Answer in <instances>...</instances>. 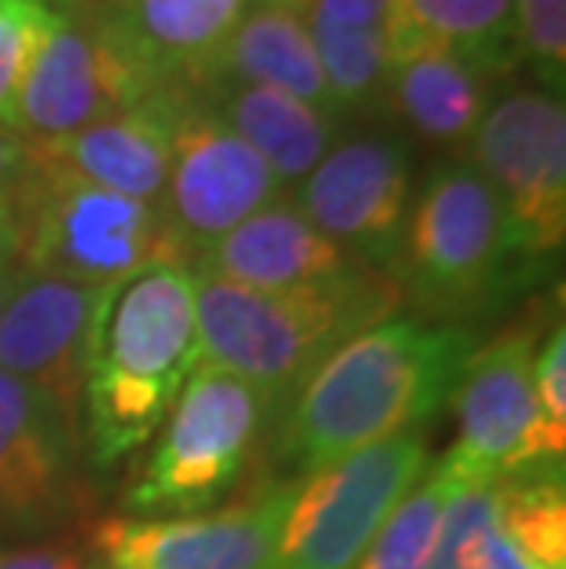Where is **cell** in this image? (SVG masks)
I'll return each instance as SVG.
<instances>
[{
  "mask_svg": "<svg viewBox=\"0 0 566 569\" xmlns=\"http://www.w3.org/2000/svg\"><path fill=\"white\" fill-rule=\"evenodd\" d=\"M177 92L180 89H162L151 100L100 118L63 140H30L33 162L162 210L173 159Z\"/></svg>",
  "mask_w": 566,
  "mask_h": 569,
  "instance_id": "16",
  "label": "cell"
},
{
  "mask_svg": "<svg viewBox=\"0 0 566 569\" xmlns=\"http://www.w3.org/2000/svg\"><path fill=\"white\" fill-rule=\"evenodd\" d=\"M19 280H22L19 261H16V264H0V317H4V309H8L11 295H16Z\"/></svg>",
  "mask_w": 566,
  "mask_h": 569,
  "instance_id": "34",
  "label": "cell"
},
{
  "mask_svg": "<svg viewBox=\"0 0 566 569\" xmlns=\"http://www.w3.org/2000/svg\"><path fill=\"white\" fill-rule=\"evenodd\" d=\"M478 331L390 317L342 342L276 416L272 456L306 478L401 430L427 427L453 401Z\"/></svg>",
  "mask_w": 566,
  "mask_h": 569,
  "instance_id": "1",
  "label": "cell"
},
{
  "mask_svg": "<svg viewBox=\"0 0 566 569\" xmlns=\"http://www.w3.org/2000/svg\"><path fill=\"white\" fill-rule=\"evenodd\" d=\"M534 393L552 427L566 430V331L559 320L548 327L545 346L534 357Z\"/></svg>",
  "mask_w": 566,
  "mask_h": 569,
  "instance_id": "29",
  "label": "cell"
},
{
  "mask_svg": "<svg viewBox=\"0 0 566 569\" xmlns=\"http://www.w3.org/2000/svg\"><path fill=\"white\" fill-rule=\"evenodd\" d=\"M188 269L250 290H302L354 280L368 264L317 232L291 199H276L210 243Z\"/></svg>",
  "mask_w": 566,
  "mask_h": 569,
  "instance_id": "17",
  "label": "cell"
},
{
  "mask_svg": "<svg viewBox=\"0 0 566 569\" xmlns=\"http://www.w3.org/2000/svg\"><path fill=\"white\" fill-rule=\"evenodd\" d=\"M471 162L504 202L515 250L529 269L566 239V107L559 92L519 89L489 103L471 137Z\"/></svg>",
  "mask_w": 566,
  "mask_h": 569,
  "instance_id": "9",
  "label": "cell"
},
{
  "mask_svg": "<svg viewBox=\"0 0 566 569\" xmlns=\"http://www.w3.org/2000/svg\"><path fill=\"white\" fill-rule=\"evenodd\" d=\"M118 287L22 272L0 317V371L33 386L81 441V390Z\"/></svg>",
  "mask_w": 566,
  "mask_h": 569,
  "instance_id": "13",
  "label": "cell"
},
{
  "mask_svg": "<svg viewBox=\"0 0 566 569\" xmlns=\"http://www.w3.org/2000/svg\"><path fill=\"white\" fill-rule=\"evenodd\" d=\"M258 0H122L111 16L159 89H199L202 74Z\"/></svg>",
  "mask_w": 566,
  "mask_h": 569,
  "instance_id": "18",
  "label": "cell"
},
{
  "mask_svg": "<svg viewBox=\"0 0 566 569\" xmlns=\"http://www.w3.org/2000/svg\"><path fill=\"white\" fill-rule=\"evenodd\" d=\"M493 78L471 59L453 52H408L390 67V84L383 107L397 114L416 140L430 148H467L478 122L489 111Z\"/></svg>",
  "mask_w": 566,
  "mask_h": 569,
  "instance_id": "20",
  "label": "cell"
},
{
  "mask_svg": "<svg viewBox=\"0 0 566 569\" xmlns=\"http://www.w3.org/2000/svg\"><path fill=\"white\" fill-rule=\"evenodd\" d=\"M276 4H287L302 11V16L306 11H317V16L346 22V27H383L390 0H276Z\"/></svg>",
  "mask_w": 566,
  "mask_h": 569,
  "instance_id": "30",
  "label": "cell"
},
{
  "mask_svg": "<svg viewBox=\"0 0 566 569\" xmlns=\"http://www.w3.org/2000/svg\"><path fill=\"white\" fill-rule=\"evenodd\" d=\"M202 365L196 276L151 264L115 290L81 390V448L92 467L140 452Z\"/></svg>",
  "mask_w": 566,
  "mask_h": 569,
  "instance_id": "2",
  "label": "cell"
},
{
  "mask_svg": "<svg viewBox=\"0 0 566 569\" xmlns=\"http://www.w3.org/2000/svg\"><path fill=\"white\" fill-rule=\"evenodd\" d=\"M427 467L430 438L427 427H416L295 478L265 569H354Z\"/></svg>",
  "mask_w": 566,
  "mask_h": 569,
  "instance_id": "7",
  "label": "cell"
},
{
  "mask_svg": "<svg viewBox=\"0 0 566 569\" xmlns=\"http://www.w3.org/2000/svg\"><path fill=\"white\" fill-rule=\"evenodd\" d=\"M0 569H86L81 555L67 543H38V548L0 551Z\"/></svg>",
  "mask_w": 566,
  "mask_h": 569,
  "instance_id": "31",
  "label": "cell"
},
{
  "mask_svg": "<svg viewBox=\"0 0 566 569\" xmlns=\"http://www.w3.org/2000/svg\"><path fill=\"white\" fill-rule=\"evenodd\" d=\"M59 8H115L122 4V0H52Z\"/></svg>",
  "mask_w": 566,
  "mask_h": 569,
  "instance_id": "35",
  "label": "cell"
},
{
  "mask_svg": "<svg viewBox=\"0 0 566 569\" xmlns=\"http://www.w3.org/2000/svg\"><path fill=\"white\" fill-rule=\"evenodd\" d=\"M19 221V269L33 276L122 287L151 264H185L159 206L96 188L63 169L33 162L11 191Z\"/></svg>",
  "mask_w": 566,
  "mask_h": 569,
  "instance_id": "5",
  "label": "cell"
},
{
  "mask_svg": "<svg viewBox=\"0 0 566 569\" xmlns=\"http://www.w3.org/2000/svg\"><path fill=\"white\" fill-rule=\"evenodd\" d=\"M155 92H162L159 81L122 38L111 8H59L22 84L19 132L27 140H63Z\"/></svg>",
  "mask_w": 566,
  "mask_h": 569,
  "instance_id": "10",
  "label": "cell"
},
{
  "mask_svg": "<svg viewBox=\"0 0 566 569\" xmlns=\"http://www.w3.org/2000/svg\"><path fill=\"white\" fill-rule=\"evenodd\" d=\"M515 8V52L519 63L534 67L548 92L563 96L566 70V0H512Z\"/></svg>",
  "mask_w": 566,
  "mask_h": 569,
  "instance_id": "28",
  "label": "cell"
},
{
  "mask_svg": "<svg viewBox=\"0 0 566 569\" xmlns=\"http://www.w3.org/2000/svg\"><path fill=\"white\" fill-rule=\"evenodd\" d=\"M545 320H523L478 342L456 386L460 438L441 459L464 481H500L519 470L563 463L566 430L545 419L534 393L537 335Z\"/></svg>",
  "mask_w": 566,
  "mask_h": 569,
  "instance_id": "8",
  "label": "cell"
},
{
  "mask_svg": "<svg viewBox=\"0 0 566 569\" xmlns=\"http://www.w3.org/2000/svg\"><path fill=\"white\" fill-rule=\"evenodd\" d=\"M30 173V140L0 126V196H11Z\"/></svg>",
  "mask_w": 566,
  "mask_h": 569,
  "instance_id": "32",
  "label": "cell"
},
{
  "mask_svg": "<svg viewBox=\"0 0 566 569\" xmlns=\"http://www.w3.org/2000/svg\"><path fill=\"white\" fill-rule=\"evenodd\" d=\"M218 118L255 148L284 188H295L339 143V118L298 96L232 84L202 96Z\"/></svg>",
  "mask_w": 566,
  "mask_h": 569,
  "instance_id": "21",
  "label": "cell"
},
{
  "mask_svg": "<svg viewBox=\"0 0 566 569\" xmlns=\"http://www.w3.org/2000/svg\"><path fill=\"white\" fill-rule=\"evenodd\" d=\"M284 199V184L261 154L228 129L199 92L180 89L173 111V159L162 196V221L180 261Z\"/></svg>",
  "mask_w": 566,
  "mask_h": 569,
  "instance_id": "11",
  "label": "cell"
},
{
  "mask_svg": "<svg viewBox=\"0 0 566 569\" xmlns=\"http://www.w3.org/2000/svg\"><path fill=\"white\" fill-rule=\"evenodd\" d=\"M534 269L519 258L500 196L467 159L427 173L408 210L390 280L419 320L475 327L526 290Z\"/></svg>",
  "mask_w": 566,
  "mask_h": 569,
  "instance_id": "4",
  "label": "cell"
},
{
  "mask_svg": "<svg viewBox=\"0 0 566 569\" xmlns=\"http://www.w3.org/2000/svg\"><path fill=\"white\" fill-rule=\"evenodd\" d=\"M272 405L232 371L199 365L126 492L140 518H185L221 500L247 470Z\"/></svg>",
  "mask_w": 566,
  "mask_h": 569,
  "instance_id": "6",
  "label": "cell"
},
{
  "mask_svg": "<svg viewBox=\"0 0 566 569\" xmlns=\"http://www.w3.org/2000/svg\"><path fill=\"white\" fill-rule=\"evenodd\" d=\"M413 151L390 132H357L339 140L317 169L295 188V206L306 221L383 276L401 253L413 210Z\"/></svg>",
  "mask_w": 566,
  "mask_h": 569,
  "instance_id": "12",
  "label": "cell"
},
{
  "mask_svg": "<svg viewBox=\"0 0 566 569\" xmlns=\"http://www.w3.org/2000/svg\"><path fill=\"white\" fill-rule=\"evenodd\" d=\"M19 261V221L11 196H0V264Z\"/></svg>",
  "mask_w": 566,
  "mask_h": 569,
  "instance_id": "33",
  "label": "cell"
},
{
  "mask_svg": "<svg viewBox=\"0 0 566 569\" xmlns=\"http://www.w3.org/2000/svg\"><path fill=\"white\" fill-rule=\"evenodd\" d=\"M497 515L504 532L540 569L566 566V486L563 463L519 470L497 481Z\"/></svg>",
  "mask_w": 566,
  "mask_h": 569,
  "instance_id": "25",
  "label": "cell"
},
{
  "mask_svg": "<svg viewBox=\"0 0 566 569\" xmlns=\"http://www.w3.org/2000/svg\"><path fill=\"white\" fill-rule=\"evenodd\" d=\"M291 496L295 478H287L214 515H107L89 526V548L100 569H265Z\"/></svg>",
  "mask_w": 566,
  "mask_h": 569,
  "instance_id": "14",
  "label": "cell"
},
{
  "mask_svg": "<svg viewBox=\"0 0 566 569\" xmlns=\"http://www.w3.org/2000/svg\"><path fill=\"white\" fill-rule=\"evenodd\" d=\"M390 63L408 52H453L489 78L519 63L512 0H390L383 19Z\"/></svg>",
  "mask_w": 566,
  "mask_h": 569,
  "instance_id": "22",
  "label": "cell"
},
{
  "mask_svg": "<svg viewBox=\"0 0 566 569\" xmlns=\"http://www.w3.org/2000/svg\"><path fill=\"white\" fill-rule=\"evenodd\" d=\"M460 481L464 478L441 456L430 459L427 475L394 507L354 569H430L445 503Z\"/></svg>",
  "mask_w": 566,
  "mask_h": 569,
  "instance_id": "26",
  "label": "cell"
},
{
  "mask_svg": "<svg viewBox=\"0 0 566 569\" xmlns=\"http://www.w3.org/2000/svg\"><path fill=\"white\" fill-rule=\"evenodd\" d=\"M52 0H0V126L19 132V96L44 38L56 27Z\"/></svg>",
  "mask_w": 566,
  "mask_h": 569,
  "instance_id": "27",
  "label": "cell"
},
{
  "mask_svg": "<svg viewBox=\"0 0 566 569\" xmlns=\"http://www.w3.org/2000/svg\"><path fill=\"white\" fill-rule=\"evenodd\" d=\"M81 441L59 411L0 371V532L41 537L92 507Z\"/></svg>",
  "mask_w": 566,
  "mask_h": 569,
  "instance_id": "15",
  "label": "cell"
},
{
  "mask_svg": "<svg viewBox=\"0 0 566 569\" xmlns=\"http://www.w3.org/2000/svg\"><path fill=\"white\" fill-rule=\"evenodd\" d=\"M397 306L401 290L376 269L302 290H250L196 276L202 365L255 386L272 405V422L335 349L390 320Z\"/></svg>",
  "mask_w": 566,
  "mask_h": 569,
  "instance_id": "3",
  "label": "cell"
},
{
  "mask_svg": "<svg viewBox=\"0 0 566 569\" xmlns=\"http://www.w3.org/2000/svg\"><path fill=\"white\" fill-rule=\"evenodd\" d=\"M306 27L320 59L335 118L383 111L390 84V48L383 27H346L317 11H306Z\"/></svg>",
  "mask_w": 566,
  "mask_h": 569,
  "instance_id": "23",
  "label": "cell"
},
{
  "mask_svg": "<svg viewBox=\"0 0 566 569\" xmlns=\"http://www.w3.org/2000/svg\"><path fill=\"white\" fill-rule=\"evenodd\" d=\"M430 569H540L515 548L497 515V481H460L445 503Z\"/></svg>",
  "mask_w": 566,
  "mask_h": 569,
  "instance_id": "24",
  "label": "cell"
},
{
  "mask_svg": "<svg viewBox=\"0 0 566 569\" xmlns=\"http://www.w3.org/2000/svg\"><path fill=\"white\" fill-rule=\"evenodd\" d=\"M232 84L276 89L331 111V96L320 74V59L317 48H312L306 16L287 4H276V0H258L247 11L244 22L232 30V38L214 56L196 92L207 96L218 89H232Z\"/></svg>",
  "mask_w": 566,
  "mask_h": 569,
  "instance_id": "19",
  "label": "cell"
}]
</instances>
